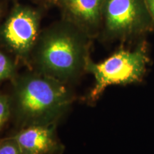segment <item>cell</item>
Here are the masks:
<instances>
[{"label": "cell", "instance_id": "1", "mask_svg": "<svg viewBox=\"0 0 154 154\" xmlns=\"http://www.w3.org/2000/svg\"><path fill=\"white\" fill-rule=\"evenodd\" d=\"M10 98L11 113L24 127L55 124L73 101L66 84L39 73L15 77Z\"/></svg>", "mask_w": 154, "mask_h": 154}, {"label": "cell", "instance_id": "2", "mask_svg": "<svg viewBox=\"0 0 154 154\" xmlns=\"http://www.w3.org/2000/svg\"><path fill=\"white\" fill-rule=\"evenodd\" d=\"M88 59L84 38L69 28H58L42 37L35 64L37 73L66 84L86 70Z\"/></svg>", "mask_w": 154, "mask_h": 154}, {"label": "cell", "instance_id": "3", "mask_svg": "<svg viewBox=\"0 0 154 154\" xmlns=\"http://www.w3.org/2000/svg\"><path fill=\"white\" fill-rule=\"evenodd\" d=\"M149 63L148 47L143 42L132 50H119L101 62L94 63L88 59L86 71L94 78V85L88 100L96 101L110 86L141 82L147 72Z\"/></svg>", "mask_w": 154, "mask_h": 154}, {"label": "cell", "instance_id": "4", "mask_svg": "<svg viewBox=\"0 0 154 154\" xmlns=\"http://www.w3.org/2000/svg\"><path fill=\"white\" fill-rule=\"evenodd\" d=\"M103 14L111 37L136 38L154 29L146 0H105Z\"/></svg>", "mask_w": 154, "mask_h": 154}, {"label": "cell", "instance_id": "5", "mask_svg": "<svg viewBox=\"0 0 154 154\" xmlns=\"http://www.w3.org/2000/svg\"><path fill=\"white\" fill-rule=\"evenodd\" d=\"M38 31L37 14L29 9H19L0 28V39L14 54L25 58L35 44Z\"/></svg>", "mask_w": 154, "mask_h": 154}, {"label": "cell", "instance_id": "6", "mask_svg": "<svg viewBox=\"0 0 154 154\" xmlns=\"http://www.w3.org/2000/svg\"><path fill=\"white\" fill-rule=\"evenodd\" d=\"M11 138L22 154H61L64 151L56 135L55 124L26 126Z\"/></svg>", "mask_w": 154, "mask_h": 154}, {"label": "cell", "instance_id": "7", "mask_svg": "<svg viewBox=\"0 0 154 154\" xmlns=\"http://www.w3.org/2000/svg\"><path fill=\"white\" fill-rule=\"evenodd\" d=\"M69 10L81 21L91 26L99 23L105 0H63Z\"/></svg>", "mask_w": 154, "mask_h": 154}, {"label": "cell", "instance_id": "8", "mask_svg": "<svg viewBox=\"0 0 154 154\" xmlns=\"http://www.w3.org/2000/svg\"><path fill=\"white\" fill-rule=\"evenodd\" d=\"M16 77L14 63L5 54L0 51V81L14 79Z\"/></svg>", "mask_w": 154, "mask_h": 154}, {"label": "cell", "instance_id": "9", "mask_svg": "<svg viewBox=\"0 0 154 154\" xmlns=\"http://www.w3.org/2000/svg\"><path fill=\"white\" fill-rule=\"evenodd\" d=\"M11 114V98L0 93V131L7 124Z\"/></svg>", "mask_w": 154, "mask_h": 154}, {"label": "cell", "instance_id": "10", "mask_svg": "<svg viewBox=\"0 0 154 154\" xmlns=\"http://www.w3.org/2000/svg\"><path fill=\"white\" fill-rule=\"evenodd\" d=\"M0 154H22L14 140L11 137L0 140Z\"/></svg>", "mask_w": 154, "mask_h": 154}, {"label": "cell", "instance_id": "11", "mask_svg": "<svg viewBox=\"0 0 154 154\" xmlns=\"http://www.w3.org/2000/svg\"><path fill=\"white\" fill-rule=\"evenodd\" d=\"M146 3L154 22V0H146Z\"/></svg>", "mask_w": 154, "mask_h": 154}]
</instances>
